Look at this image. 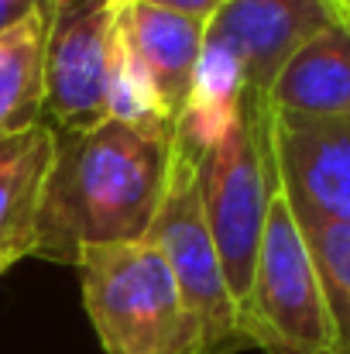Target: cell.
<instances>
[{"instance_id":"6da1fadb","label":"cell","mask_w":350,"mask_h":354,"mask_svg":"<svg viewBox=\"0 0 350 354\" xmlns=\"http://www.w3.org/2000/svg\"><path fill=\"white\" fill-rule=\"evenodd\" d=\"M172 158V134L110 118L59 131L35 258L76 265L86 248L144 241L165 200Z\"/></svg>"},{"instance_id":"7a4b0ae2","label":"cell","mask_w":350,"mask_h":354,"mask_svg":"<svg viewBox=\"0 0 350 354\" xmlns=\"http://www.w3.org/2000/svg\"><path fill=\"white\" fill-rule=\"evenodd\" d=\"M76 268L83 310L107 354H213L168 261L148 241L86 248Z\"/></svg>"},{"instance_id":"3957f363","label":"cell","mask_w":350,"mask_h":354,"mask_svg":"<svg viewBox=\"0 0 350 354\" xmlns=\"http://www.w3.org/2000/svg\"><path fill=\"white\" fill-rule=\"evenodd\" d=\"M237 327L247 348L264 354H337L316 258L282 189L268 210L254 279L237 306Z\"/></svg>"},{"instance_id":"277c9868","label":"cell","mask_w":350,"mask_h":354,"mask_svg":"<svg viewBox=\"0 0 350 354\" xmlns=\"http://www.w3.org/2000/svg\"><path fill=\"white\" fill-rule=\"evenodd\" d=\"M196 179L231 296L240 306L254 279L271 200L278 193L268 148V107L244 104L231 134L196 165Z\"/></svg>"},{"instance_id":"5b68a950","label":"cell","mask_w":350,"mask_h":354,"mask_svg":"<svg viewBox=\"0 0 350 354\" xmlns=\"http://www.w3.org/2000/svg\"><path fill=\"white\" fill-rule=\"evenodd\" d=\"M158 254L168 261L175 286L189 306V313L200 324L203 348L220 351V348H247L237 327V299L231 296L220 251L213 244L203 200H200V179L196 165L186 158H172V176L165 200L151 221V231L144 237Z\"/></svg>"},{"instance_id":"8992f818","label":"cell","mask_w":350,"mask_h":354,"mask_svg":"<svg viewBox=\"0 0 350 354\" xmlns=\"http://www.w3.org/2000/svg\"><path fill=\"white\" fill-rule=\"evenodd\" d=\"M120 0H52L45 52V114L55 131L107 118V55Z\"/></svg>"},{"instance_id":"52a82bcc","label":"cell","mask_w":350,"mask_h":354,"mask_svg":"<svg viewBox=\"0 0 350 354\" xmlns=\"http://www.w3.org/2000/svg\"><path fill=\"white\" fill-rule=\"evenodd\" d=\"M268 148L295 221L350 224V114H268Z\"/></svg>"},{"instance_id":"ba28073f","label":"cell","mask_w":350,"mask_h":354,"mask_svg":"<svg viewBox=\"0 0 350 354\" xmlns=\"http://www.w3.org/2000/svg\"><path fill=\"white\" fill-rule=\"evenodd\" d=\"M340 21L330 0H227L206 21V41L237 55L247 107H268V90L282 66L323 28Z\"/></svg>"},{"instance_id":"9c48e42d","label":"cell","mask_w":350,"mask_h":354,"mask_svg":"<svg viewBox=\"0 0 350 354\" xmlns=\"http://www.w3.org/2000/svg\"><path fill=\"white\" fill-rule=\"evenodd\" d=\"M55 138V124L45 120L10 138H0V258H35Z\"/></svg>"},{"instance_id":"30bf717a","label":"cell","mask_w":350,"mask_h":354,"mask_svg":"<svg viewBox=\"0 0 350 354\" xmlns=\"http://www.w3.org/2000/svg\"><path fill=\"white\" fill-rule=\"evenodd\" d=\"M268 114H350V21H333L282 66L268 90Z\"/></svg>"},{"instance_id":"8fae6325","label":"cell","mask_w":350,"mask_h":354,"mask_svg":"<svg viewBox=\"0 0 350 354\" xmlns=\"http://www.w3.org/2000/svg\"><path fill=\"white\" fill-rule=\"evenodd\" d=\"M244 93H247V80L237 55L227 52L224 45L206 41L189 93L175 114V127H172L175 155L200 165L240 120Z\"/></svg>"},{"instance_id":"7c38bea8","label":"cell","mask_w":350,"mask_h":354,"mask_svg":"<svg viewBox=\"0 0 350 354\" xmlns=\"http://www.w3.org/2000/svg\"><path fill=\"white\" fill-rule=\"evenodd\" d=\"M117 24L134 45L137 59L151 69L168 107L179 114L206 45V21L137 0H120Z\"/></svg>"},{"instance_id":"4fadbf2b","label":"cell","mask_w":350,"mask_h":354,"mask_svg":"<svg viewBox=\"0 0 350 354\" xmlns=\"http://www.w3.org/2000/svg\"><path fill=\"white\" fill-rule=\"evenodd\" d=\"M48 35L52 0H41L17 24L0 31V138L41 124Z\"/></svg>"},{"instance_id":"5bb4252c","label":"cell","mask_w":350,"mask_h":354,"mask_svg":"<svg viewBox=\"0 0 350 354\" xmlns=\"http://www.w3.org/2000/svg\"><path fill=\"white\" fill-rule=\"evenodd\" d=\"M107 118L155 134H172L175 127V111L162 97L151 69L137 59L120 24L114 28L107 55Z\"/></svg>"},{"instance_id":"9a60e30c","label":"cell","mask_w":350,"mask_h":354,"mask_svg":"<svg viewBox=\"0 0 350 354\" xmlns=\"http://www.w3.org/2000/svg\"><path fill=\"white\" fill-rule=\"evenodd\" d=\"M137 3H151V7H165V10H175L196 21H210L227 0H137Z\"/></svg>"},{"instance_id":"2e32d148","label":"cell","mask_w":350,"mask_h":354,"mask_svg":"<svg viewBox=\"0 0 350 354\" xmlns=\"http://www.w3.org/2000/svg\"><path fill=\"white\" fill-rule=\"evenodd\" d=\"M41 0H0V31H7L10 24H17L28 10H35Z\"/></svg>"},{"instance_id":"e0dca14e","label":"cell","mask_w":350,"mask_h":354,"mask_svg":"<svg viewBox=\"0 0 350 354\" xmlns=\"http://www.w3.org/2000/svg\"><path fill=\"white\" fill-rule=\"evenodd\" d=\"M10 265H14V261H10V258H0V275H3V272H7V268H10Z\"/></svg>"},{"instance_id":"ac0fdd59","label":"cell","mask_w":350,"mask_h":354,"mask_svg":"<svg viewBox=\"0 0 350 354\" xmlns=\"http://www.w3.org/2000/svg\"><path fill=\"white\" fill-rule=\"evenodd\" d=\"M237 351H244V348H224V351H213V354H237Z\"/></svg>"},{"instance_id":"d6986e66","label":"cell","mask_w":350,"mask_h":354,"mask_svg":"<svg viewBox=\"0 0 350 354\" xmlns=\"http://www.w3.org/2000/svg\"><path fill=\"white\" fill-rule=\"evenodd\" d=\"M344 21H350V14H344Z\"/></svg>"}]
</instances>
